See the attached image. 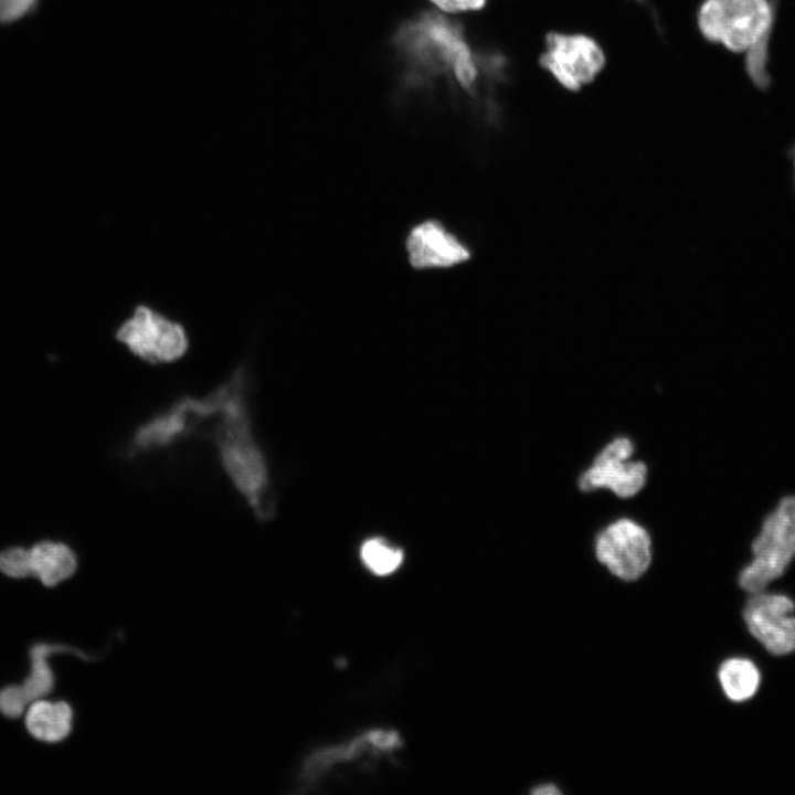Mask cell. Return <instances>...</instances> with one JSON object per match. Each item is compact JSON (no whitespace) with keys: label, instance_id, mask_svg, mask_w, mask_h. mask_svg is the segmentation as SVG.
<instances>
[{"label":"cell","instance_id":"8992f818","mask_svg":"<svg viewBox=\"0 0 795 795\" xmlns=\"http://www.w3.org/2000/svg\"><path fill=\"white\" fill-rule=\"evenodd\" d=\"M115 338L149 363L176 361L189 347L184 326L146 304L137 305L121 321Z\"/></svg>","mask_w":795,"mask_h":795},{"label":"cell","instance_id":"5bb4252c","mask_svg":"<svg viewBox=\"0 0 795 795\" xmlns=\"http://www.w3.org/2000/svg\"><path fill=\"white\" fill-rule=\"evenodd\" d=\"M401 744L399 733L394 731L377 730L358 738L344 746L324 750L310 755L303 765L301 778L307 783L314 781L328 765L336 761L358 755L368 746L380 750H390Z\"/></svg>","mask_w":795,"mask_h":795},{"label":"cell","instance_id":"d6986e66","mask_svg":"<svg viewBox=\"0 0 795 795\" xmlns=\"http://www.w3.org/2000/svg\"><path fill=\"white\" fill-rule=\"evenodd\" d=\"M36 0H0V22H11L23 17Z\"/></svg>","mask_w":795,"mask_h":795},{"label":"cell","instance_id":"ffe728a7","mask_svg":"<svg viewBox=\"0 0 795 795\" xmlns=\"http://www.w3.org/2000/svg\"><path fill=\"white\" fill-rule=\"evenodd\" d=\"M536 795H559L561 791L553 784H542L532 789Z\"/></svg>","mask_w":795,"mask_h":795},{"label":"cell","instance_id":"277c9868","mask_svg":"<svg viewBox=\"0 0 795 795\" xmlns=\"http://www.w3.org/2000/svg\"><path fill=\"white\" fill-rule=\"evenodd\" d=\"M603 44L583 31L551 30L542 39L538 63L556 86L576 94L593 85L607 66Z\"/></svg>","mask_w":795,"mask_h":795},{"label":"cell","instance_id":"4fadbf2b","mask_svg":"<svg viewBox=\"0 0 795 795\" xmlns=\"http://www.w3.org/2000/svg\"><path fill=\"white\" fill-rule=\"evenodd\" d=\"M73 718V709L68 702L38 699L28 706L24 723L26 731L35 740L59 743L71 734Z\"/></svg>","mask_w":795,"mask_h":795},{"label":"cell","instance_id":"3957f363","mask_svg":"<svg viewBox=\"0 0 795 795\" xmlns=\"http://www.w3.org/2000/svg\"><path fill=\"white\" fill-rule=\"evenodd\" d=\"M695 23L709 43L734 53L757 52L772 24L767 0H701Z\"/></svg>","mask_w":795,"mask_h":795},{"label":"cell","instance_id":"52a82bcc","mask_svg":"<svg viewBox=\"0 0 795 795\" xmlns=\"http://www.w3.org/2000/svg\"><path fill=\"white\" fill-rule=\"evenodd\" d=\"M407 264L418 272L445 271L466 264L471 247L442 220L427 218L415 222L403 243Z\"/></svg>","mask_w":795,"mask_h":795},{"label":"cell","instance_id":"2e32d148","mask_svg":"<svg viewBox=\"0 0 795 795\" xmlns=\"http://www.w3.org/2000/svg\"><path fill=\"white\" fill-rule=\"evenodd\" d=\"M360 556L363 564L377 575L395 572L404 559L401 549L380 538L365 540L360 548Z\"/></svg>","mask_w":795,"mask_h":795},{"label":"cell","instance_id":"e0dca14e","mask_svg":"<svg viewBox=\"0 0 795 795\" xmlns=\"http://www.w3.org/2000/svg\"><path fill=\"white\" fill-rule=\"evenodd\" d=\"M0 573L13 579L29 577L28 549L14 547L1 551Z\"/></svg>","mask_w":795,"mask_h":795},{"label":"cell","instance_id":"8fae6325","mask_svg":"<svg viewBox=\"0 0 795 795\" xmlns=\"http://www.w3.org/2000/svg\"><path fill=\"white\" fill-rule=\"evenodd\" d=\"M633 453L634 445L627 437L608 443L581 475V490L607 488L622 498L636 495L646 483L647 468L643 462L630 460Z\"/></svg>","mask_w":795,"mask_h":795},{"label":"cell","instance_id":"44dd1931","mask_svg":"<svg viewBox=\"0 0 795 795\" xmlns=\"http://www.w3.org/2000/svg\"><path fill=\"white\" fill-rule=\"evenodd\" d=\"M791 160L793 163V170H794V184H795V147L791 151Z\"/></svg>","mask_w":795,"mask_h":795},{"label":"cell","instance_id":"7a4b0ae2","mask_svg":"<svg viewBox=\"0 0 795 795\" xmlns=\"http://www.w3.org/2000/svg\"><path fill=\"white\" fill-rule=\"evenodd\" d=\"M394 45L413 84H431L442 77L470 89L478 80L469 44L459 28L441 15L427 13L406 22Z\"/></svg>","mask_w":795,"mask_h":795},{"label":"cell","instance_id":"7c38bea8","mask_svg":"<svg viewBox=\"0 0 795 795\" xmlns=\"http://www.w3.org/2000/svg\"><path fill=\"white\" fill-rule=\"evenodd\" d=\"M77 565L75 553L62 542L45 540L28 549L29 577H36L44 586L53 587L70 579Z\"/></svg>","mask_w":795,"mask_h":795},{"label":"cell","instance_id":"6da1fadb","mask_svg":"<svg viewBox=\"0 0 795 795\" xmlns=\"http://www.w3.org/2000/svg\"><path fill=\"white\" fill-rule=\"evenodd\" d=\"M224 384V396L213 416L211 434L232 483L256 518L268 520L274 511L273 496L265 457L252 432L245 365H240Z\"/></svg>","mask_w":795,"mask_h":795},{"label":"cell","instance_id":"ba28073f","mask_svg":"<svg viewBox=\"0 0 795 795\" xmlns=\"http://www.w3.org/2000/svg\"><path fill=\"white\" fill-rule=\"evenodd\" d=\"M595 554L612 574L624 581H635L650 565V537L637 522L619 519L600 532Z\"/></svg>","mask_w":795,"mask_h":795},{"label":"cell","instance_id":"30bf717a","mask_svg":"<svg viewBox=\"0 0 795 795\" xmlns=\"http://www.w3.org/2000/svg\"><path fill=\"white\" fill-rule=\"evenodd\" d=\"M795 604L785 594H751L743 608L744 623L751 635L772 655L795 651Z\"/></svg>","mask_w":795,"mask_h":795},{"label":"cell","instance_id":"ac0fdd59","mask_svg":"<svg viewBox=\"0 0 795 795\" xmlns=\"http://www.w3.org/2000/svg\"><path fill=\"white\" fill-rule=\"evenodd\" d=\"M438 10L446 13H464L485 8L487 0H430Z\"/></svg>","mask_w":795,"mask_h":795},{"label":"cell","instance_id":"5b68a950","mask_svg":"<svg viewBox=\"0 0 795 795\" xmlns=\"http://www.w3.org/2000/svg\"><path fill=\"white\" fill-rule=\"evenodd\" d=\"M753 559L740 575V586L753 594L784 574L795 558V496L783 498L764 519L752 543Z\"/></svg>","mask_w":795,"mask_h":795},{"label":"cell","instance_id":"9a60e30c","mask_svg":"<svg viewBox=\"0 0 795 795\" xmlns=\"http://www.w3.org/2000/svg\"><path fill=\"white\" fill-rule=\"evenodd\" d=\"M721 688L731 701L743 702L757 691L761 675L753 661L734 657L724 660L718 670Z\"/></svg>","mask_w":795,"mask_h":795},{"label":"cell","instance_id":"9c48e42d","mask_svg":"<svg viewBox=\"0 0 795 795\" xmlns=\"http://www.w3.org/2000/svg\"><path fill=\"white\" fill-rule=\"evenodd\" d=\"M56 654L74 655L84 661H96L98 656L81 648L62 643H35L29 649L30 671L21 683H11L0 688V713L8 719H18L26 707L50 695L55 677L50 657Z\"/></svg>","mask_w":795,"mask_h":795}]
</instances>
